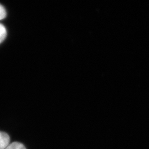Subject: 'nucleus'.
I'll list each match as a JSON object with an SVG mask.
<instances>
[{"label": "nucleus", "mask_w": 149, "mask_h": 149, "mask_svg": "<svg viewBox=\"0 0 149 149\" xmlns=\"http://www.w3.org/2000/svg\"><path fill=\"white\" fill-rule=\"evenodd\" d=\"M10 142L9 135L4 132L0 131V149H5Z\"/></svg>", "instance_id": "obj_1"}, {"label": "nucleus", "mask_w": 149, "mask_h": 149, "mask_svg": "<svg viewBox=\"0 0 149 149\" xmlns=\"http://www.w3.org/2000/svg\"><path fill=\"white\" fill-rule=\"evenodd\" d=\"M5 149H26V148L22 143L20 142H15L9 144V145Z\"/></svg>", "instance_id": "obj_2"}, {"label": "nucleus", "mask_w": 149, "mask_h": 149, "mask_svg": "<svg viewBox=\"0 0 149 149\" xmlns=\"http://www.w3.org/2000/svg\"><path fill=\"white\" fill-rule=\"evenodd\" d=\"M7 36V31L5 27L3 24H0V44L6 39Z\"/></svg>", "instance_id": "obj_3"}, {"label": "nucleus", "mask_w": 149, "mask_h": 149, "mask_svg": "<svg viewBox=\"0 0 149 149\" xmlns=\"http://www.w3.org/2000/svg\"><path fill=\"white\" fill-rule=\"evenodd\" d=\"M6 16V11L5 10L4 8L0 4V20L3 19L4 18H5Z\"/></svg>", "instance_id": "obj_4"}]
</instances>
